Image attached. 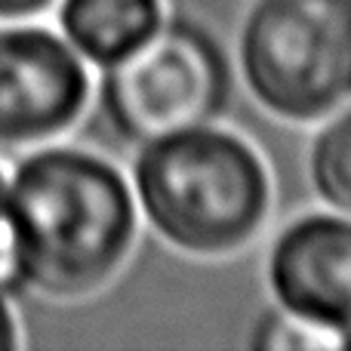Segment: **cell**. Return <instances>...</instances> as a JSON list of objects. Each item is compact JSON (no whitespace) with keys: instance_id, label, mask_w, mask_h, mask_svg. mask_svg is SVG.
I'll list each match as a JSON object with an SVG mask.
<instances>
[{"instance_id":"1","label":"cell","mask_w":351,"mask_h":351,"mask_svg":"<svg viewBox=\"0 0 351 351\" xmlns=\"http://www.w3.org/2000/svg\"><path fill=\"white\" fill-rule=\"evenodd\" d=\"M6 173L28 293L84 302L114 284L142 228L130 176L65 139L22 152Z\"/></svg>"},{"instance_id":"2","label":"cell","mask_w":351,"mask_h":351,"mask_svg":"<svg viewBox=\"0 0 351 351\" xmlns=\"http://www.w3.org/2000/svg\"><path fill=\"white\" fill-rule=\"evenodd\" d=\"M130 185L142 222L194 259L247 250L274 200L265 158L243 136L213 123L139 145Z\"/></svg>"},{"instance_id":"3","label":"cell","mask_w":351,"mask_h":351,"mask_svg":"<svg viewBox=\"0 0 351 351\" xmlns=\"http://www.w3.org/2000/svg\"><path fill=\"white\" fill-rule=\"evenodd\" d=\"M96 108L130 148L216 123L234 99V62L225 43L191 16H167L136 53L102 68Z\"/></svg>"},{"instance_id":"4","label":"cell","mask_w":351,"mask_h":351,"mask_svg":"<svg viewBox=\"0 0 351 351\" xmlns=\"http://www.w3.org/2000/svg\"><path fill=\"white\" fill-rule=\"evenodd\" d=\"M237 68L271 117L327 121L351 105V0H253L237 31Z\"/></svg>"},{"instance_id":"5","label":"cell","mask_w":351,"mask_h":351,"mask_svg":"<svg viewBox=\"0 0 351 351\" xmlns=\"http://www.w3.org/2000/svg\"><path fill=\"white\" fill-rule=\"evenodd\" d=\"M93 71L56 28L0 22V152L62 142L93 105Z\"/></svg>"},{"instance_id":"6","label":"cell","mask_w":351,"mask_h":351,"mask_svg":"<svg viewBox=\"0 0 351 351\" xmlns=\"http://www.w3.org/2000/svg\"><path fill=\"white\" fill-rule=\"evenodd\" d=\"M274 305L330 333L351 336V216L315 210L274 234L265 256Z\"/></svg>"},{"instance_id":"7","label":"cell","mask_w":351,"mask_h":351,"mask_svg":"<svg viewBox=\"0 0 351 351\" xmlns=\"http://www.w3.org/2000/svg\"><path fill=\"white\" fill-rule=\"evenodd\" d=\"M56 31L90 68H111L142 47L167 19L164 0H59Z\"/></svg>"},{"instance_id":"8","label":"cell","mask_w":351,"mask_h":351,"mask_svg":"<svg viewBox=\"0 0 351 351\" xmlns=\"http://www.w3.org/2000/svg\"><path fill=\"white\" fill-rule=\"evenodd\" d=\"M308 179L327 210L351 216V105L330 114L311 139Z\"/></svg>"},{"instance_id":"9","label":"cell","mask_w":351,"mask_h":351,"mask_svg":"<svg viewBox=\"0 0 351 351\" xmlns=\"http://www.w3.org/2000/svg\"><path fill=\"white\" fill-rule=\"evenodd\" d=\"M250 346L262 351H324V348H348L346 336L330 333L311 321L290 315L284 308H268L259 315L250 333Z\"/></svg>"},{"instance_id":"10","label":"cell","mask_w":351,"mask_h":351,"mask_svg":"<svg viewBox=\"0 0 351 351\" xmlns=\"http://www.w3.org/2000/svg\"><path fill=\"white\" fill-rule=\"evenodd\" d=\"M22 293H28V287H25L22 247L10 213V173L0 164V296L16 299Z\"/></svg>"},{"instance_id":"11","label":"cell","mask_w":351,"mask_h":351,"mask_svg":"<svg viewBox=\"0 0 351 351\" xmlns=\"http://www.w3.org/2000/svg\"><path fill=\"white\" fill-rule=\"evenodd\" d=\"M59 0H0V22H40Z\"/></svg>"},{"instance_id":"12","label":"cell","mask_w":351,"mask_h":351,"mask_svg":"<svg viewBox=\"0 0 351 351\" xmlns=\"http://www.w3.org/2000/svg\"><path fill=\"white\" fill-rule=\"evenodd\" d=\"M22 348V321H19L12 299L0 296V351Z\"/></svg>"},{"instance_id":"13","label":"cell","mask_w":351,"mask_h":351,"mask_svg":"<svg viewBox=\"0 0 351 351\" xmlns=\"http://www.w3.org/2000/svg\"><path fill=\"white\" fill-rule=\"evenodd\" d=\"M348 348H351V336H348Z\"/></svg>"}]
</instances>
